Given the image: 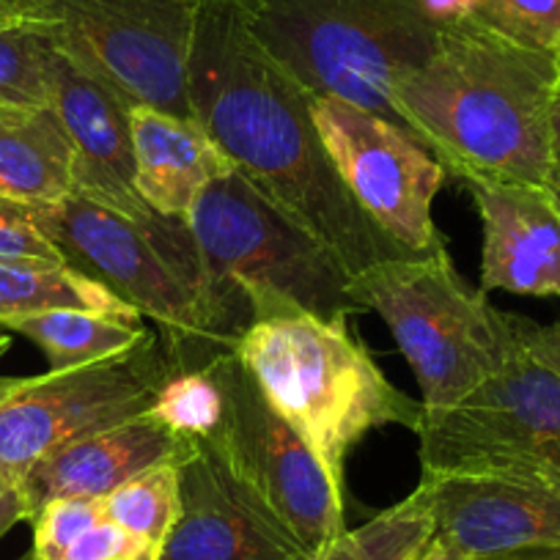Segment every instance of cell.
Masks as SVG:
<instances>
[{
  "mask_svg": "<svg viewBox=\"0 0 560 560\" xmlns=\"http://www.w3.org/2000/svg\"><path fill=\"white\" fill-rule=\"evenodd\" d=\"M187 100L234 168L319 236L352 278L412 256L354 203L316 132L308 91L256 39L242 0H198Z\"/></svg>",
  "mask_w": 560,
  "mask_h": 560,
  "instance_id": "1",
  "label": "cell"
},
{
  "mask_svg": "<svg viewBox=\"0 0 560 560\" xmlns=\"http://www.w3.org/2000/svg\"><path fill=\"white\" fill-rule=\"evenodd\" d=\"M552 52L527 50L467 23L393 85V107L448 176L547 187Z\"/></svg>",
  "mask_w": 560,
  "mask_h": 560,
  "instance_id": "2",
  "label": "cell"
},
{
  "mask_svg": "<svg viewBox=\"0 0 560 560\" xmlns=\"http://www.w3.org/2000/svg\"><path fill=\"white\" fill-rule=\"evenodd\" d=\"M28 214L69 267L152 322L171 371L201 369L234 352L250 327V305L214 283L187 220L168 218L149 231L74 192Z\"/></svg>",
  "mask_w": 560,
  "mask_h": 560,
  "instance_id": "3",
  "label": "cell"
},
{
  "mask_svg": "<svg viewBox=\"0 0 560 560\" xmlns=\"http://www.w3.org/2000/svg\"><path fill=\"white\" fill-rule=\"evenodd\" d=\"M234 352L341 492L349 454L365 434L423 429V404L382 374L349 325L303 311L256 319Z\"/></svg>",
  "mask_w": 560,
  "mask_h": 560,
  "instance_id": "4",
  "label": "cell"
},
{
  "mask_svg": "<svg viewBox=\"0 0 560 560\" xmlns=\"http://www.w3.org/2000/svg\"><path fill=\"white\" fill-rule=\"evenodd\" d=\"M352 298L396 338L427 415L456 407L522 349L520 316L472 289L445 245L363 269L352 278Z\"/></svg>",
  "mask_w": 560,
  "mask_h": 560,
  "instance_id": "5",
  "label": "cell"
},
{
  "mask_svg": "<svg viewBox=\"0 0 560 560\" xmlns=\"http://www.w3.org/2000/svg\"><path fill=\"white\" fill-rule=\"evenodd\" d=\"M187 223L212 280L247 300L253 322L303 311L349 325L360 314L341 258L236 168L203 190Z\"/></svg>",
  "mask_w": 560,
  "mask_h": 560,
  "instance_id": "6",
  "label": "cell"
},
{
  "mask_svg": "<svg viewBox=\"0 0 560 560\" xmlns=\"http://www.w3.org/2000/svg\"><path fill=\"white\" fill-rule=\"evenodd\" d=\"M269 56L308 94H330L398 124L393 85L427 61L438 36L390 0H242Z\"/></svg>",
  "mask_w": 560,
  "mask_h": 560,
  "instance_id": "7",
  "label": "cell"
},
{
  "mask_svg": "<svg viewBox=\"0 0 560 560\" xmlns=\"http://www.w3.org/2000/svg\"><path fill=\"white\" fill-rule=\"evenodd\" d=\"M418 438L423 476L503 478L560 494V380L522 343L456 407L427 415Z\"/></svg>",
  "mask_w": 560,
  "mask_h": 560,
  "instance_id": "8",
  "label": "cell"
},
{
  "mask_svg": "<svg viewBox=\"0 0 560 560\" xmlns=\"http://www.w3.org/2000/svg\"><path fill=\"white\" fill-rule=\"evenodd\" d=\"M58 52L127 105L192 118L187 61L198 0H28Z\"/></svg>",
  "mask_w": 560,
  "mask_h": 560,
  "instance_id": "9",
  "label": "cell"
},
{
  "mask_svg": "<svg viewBox=\"0 0 560 560\" xmlns=\"http://www.w3.org/2000/svg\"><path fill=\"white\" fill-rule=\"evenodd\" d=\"M209 365L223 387V418L207 443L305 555L319 552L347 530V492L280 418L240 354L223 352Z\"/></svg>",
  "mask_w": 560,
  "mask_h": 560,
  "instance_id": "10",
  "label": "cell"
},
{
  "mask_svg": "<svg viewBox=\"0 0 560 560\" xmlns=\"http://www.w3.org/2000/svg\"><path fill=\"white\" fill-rule=\"evenodd\" d=\"M171 365L158 332L121 358L0 376V467L18 483L63 443L147 412Z\"/></svg>",
  "mask_w": 560,
  "mask_h": 560,
  "instance_id": "11",
  "label": "cell"
},
{
  "mask_svg": "<svg viewBox=\"0 0 560 560\" xmlns=\"http://www.w3.org/2000/svg\"><path fill=\"white\" fill-rule=\"evenodd\" d=\"M311 118L354 203L409 253L445 245L432 203L448 179L445 165L398 124L338 100L308 94Z\"/></svg>",
  "mask_w": 560,
  "mask_h": 560,
  "instance_id": "12",
  "label": "cell"
},
{
  "mask_svg": "<svg viewBox=\"0 0 560 560\" xmlns=\"http://www.w3.org/2000/svg\"><path fill=\"white\" fill-rule=\"evenodd\" d=\"M179 520L160 560H300L303 547L192 438L179 459Z\"/></svg>",
  "mask_w": 560,
  "mask_h": 560,
  "instance_id": "13",
  "label": "cell"
},
{
  "mask_svg": "<svg viewBox=\"0 0 560 560\" xmlns=\"http://www.w3.org/2000/svg\"><path fill=\"white\" fill-rule=\"evenodd\" d=\"M52 105L74 143V196L118 212L140 229L158 231L168 218L154 212L135 185L127 102L56 50Z\"/></svg>",
  "mask_w": 560,
  "mask_h": 560,
  "instance_id": "14",
  "label": "cell"
},
{
  "mask_svg": "<svg viewBox=\"0 0 560 560\" xmlns=\"http://www.w3.org/2000/svg\"><path fill=\"white\" fill-rule=\"evenodd\" d=\"M481 214V292L560 298V207L547 187L465 182Z\"/></svg>",
  "mask_w": 560,
  "mask_h": 560,
  "instance_id": "15",
  "label": "cell"
},
{
  "mask_svg": "<svg viewBox=\"0 0 560 560\" xmlns=\"http://www.w3.org/2000/svg\"><path fill=\"white\" fill-rule=\"evenodd\" d=\"M438 538L462 560L527 547H560V494L481 476H423Z\"/></svg>",
  "mask_w": 560,
  "mask_h": 560,
  "instance_id": "16",
  "label": "cell"
},
{
  "mask_svg": "<svg viewBox=\"0 0 560 560\" xmlns=\"http://www.w3.org/2000/svg\"><path fill=\"white\" fill-rule=\"evenodd\" d=\"M187 443L149 412L69 440L36 462L20 483L31 520L56 498H105L149 467L179 459Z\"/></svg>",
  "mask_w": 560,
  "mask_h": 560,
  "instance_id": "17",
  "label": "cell"
},
{
  "mask_svg": "<svg viewBox=\"0 0 560 560\" xmlns=\"http://www.w3.org/2000/svg\"><path fill=\"white\" fill-rule=\"evenodd\" d=\"M135 152V185L140 198L163 218H190L209 185L234 163L192 118L149 105L127 107Z\"/></svg>",
  "mask_w": 560,
  "mask_h": 560,
  "instance_id": "18",
  "label": "cell"
},
{
  "mask_svg": "<svg viewBox=\"0 0 560 560\" xmlns=\"http://www.w3.org/2000/svg\"><path fill=\"white\" fill-rule=\"evenodd\" d=\"M74 192V143L56 105H0V198L36 209Z\"/></svg>",
  "mask_w": 560,
  "mask_h": 560,
  "instance_id": "19",
  "label": "cell"
},
{
  "mask_svg": "<svg viewBox=\"0 0 560 560\" xmlns=\"http://www.w3.org/2000/svg\"><path fill=\"white\" fill-rule=\"evenodd\" d=\"M50 311H89L143 325V316L132 305L69 264H0V325Z\"/></svg>",
  "mask_w": 560,
  "mask_h": 560,
  "instance_id": "20",
  "label": "cell"
},
{
  "mask_svg": "<svg viewBox=\"0 0 560 560\" xmlns=\"http://www.w3.org/2000/svg\"><path fill=\"white\" fill-rule=\"evenodd\" d=\"M7 327L36 343L52 371L121 358L154 332L147 325H132L116 316L89 314V311H50V314L25 316Z\"/></svg>",
  "mask_w": 560,
  "mask_h": 560,
  "instance_id": "21",
  "label": "cell"
},
{
  "mask_svg": "<svg viewBox=\"0 0 560 560\" xmlns=\"http://www.w3.org/2000/svg\"><path fill=\"white\" fill-rule=\"evenodd\" d=\"M438 536L429 483L382 511L358 530H343L336 541L300 560H415Z\"/></svg>",
  "mask_w": 560,
  "mask_h": 560,
  "instance_id": "22",
  "label": "cell"
},
{
  "mask_svg": "<svg viewBox=\"0 0 560 560\" xmlns=\"http://www.w3.org/2000/svg\"><path fill=\"white\" fill-rule=\"evenodd\" d=\"M179 459L149 467L105 494L102 503L107 520L163 549L179 520Z\"/></svg>",
  "mask_w": 560,
  "mask_h": 560,
  "instance_id": "23",
  "label": "cell"
},
{
  "mask_svg": "<svg viewBox=\"0 0 560 560\" xmlns=\"http://www.w3.org/2000/svg\"><path fill=\"white\" fill-rule=\"evenodd\" d=\"M147 412L179 438L207 440L223 418L218 374L209 363L201 369L168 371Z\"/></svg>",
  "mask_w": 560,
  "mask_h": 560,
  "instance_id": "24",
  "label": "cell"
},
{
  "mask_svg": "<svg viewBox=\"0 0 560 560\" xmlns=\"http://www.w3.org/2000/svg\"><path fill=\"white\" fill-rule=\"evenodd\" d=\"M52 56L36 25L0 31V105H52Z\"/></svg>",
  "mask_w": 560,
  "mask_h": 560,
  "instance_id": "25",
  "label": "cell"
},
{
  "mask_svg": "<svg viewBox=\"0 0 560 560\" xmlns=\"http://www.w3.org/2000/svg\"><path fill=\"white\" fill-rule=\"evenodd\" d=\"M472 23L500 39L555 56L560 45V0H476Z\"/></svg>",
  "mask_w": 560,
  "mask_h": 560,
  "instance_id": "26",
  "label": "cell"
},
{
  "mask_svg": "<svg viewBox=\"0 0 560 560\" xmlns=\"http://www.w3.org/2000/svg\"><path fill=\"white\" fill-rule=\"evenodd\" d=\"M105 520L102 498H56L34 514V560H61L85 530Z\"/></svg>",
  "mask_w": 560,
  "mask_h": 560,
  "instance_id": "27",
  "label": "cell"
},
{
  "mask_svg": "<svg viewBox=\"0 0 560 560\" xmlns=\"http://www.w3.org/2000/svg\"><path fill=\"white\" fill-rule=\"evenodd\" d=\"M0 264H42L61 267L67 258L42 234L28 209L18 203H0Z\"/></svg>",
  "mask_w": 560,
  "mask_h": 560,
  "instance_id": "28",
  "label": "cell"
},
{
  "mask_svg": "<svg viewBox=\"0 0 560 560\" xmlns=\"http://www.w3.org/2000/svg\"><path fill=\"white\" fill-rule=\"evenodd\" d=\"M163 558V549L154 547V544L143 541V538L132 536L124 527H118L116 522H110L105 516L102 522H96L91 530H85L67 552L61 555V560H160Z\"/></svg>",
  "mask_w": 560,
  "mask_h": 560,
  "instance_id": "29",
  "label": "cell"
},
{
  "mask_svg": "<svg viewBox=\"0 0 560 560\" xmlns=\"http://www.w3.org/2000/svg\"><path fill=\"white\" fill-rule=\"evenodd\" d=\"M390 3L418 28L438 39L472 23V7H476V0H390Z\"/></svg>",
  "mask_w": 560,
  "mask_h": 560,
  "instance_id": "30",
  "label": "cell"
},
{
  "mask_svg": "<svg viewBox=\"0 0 560 560\" xmlns=\"http://www.w3.org/2000/svg\"><path fill=\"white\" fill-rule=\"evenodd\" d=\"M522 343L530 358H536L544 369H549L560 380V322L533 325L525 319L522 322Z\"/></svg>",
  "mask_w": 560,
  "mask_h": 560,
  "instance_id": "31",
  "label": "cell"
},
{
  "mask_svg": "<svg viewBox=\"0 0 560 560\" xmlns=\"http://www.w3.org/2000/svg\"><path fill=\"white\" fill-rule=\"evenodd\" d=\"M31 520L28 503H25L23 487L18 483V478L9 476L3 467H0V538L7 536L18 522Z\"/></svg>",
  "mask_w": 560,
  "mask_h": 560,
  "instance_id": "32",
  "label": "cell"
},
{
  "mask_svg": "<svg viewBox=\"0 0 560 560\" xmlns=\"http://www.w3.org/2000/svg\"><path fill=\"white\" fill-rule=\"evenodd\" d=\"M20 25H36L28 0H0V31L20 28Z\"/></svg>",
  "mask_w": 560,
  "mask_h": 560,
  "instance_id": "33",
  "label": "cell"
},
{
  "mask_svg": "<svg viewBox=\"0 0 560 560\" xmlns=\"http://www.w3.org/2000/svg\"><path fill=\"white\" fill-rule=\"evenodd\" d=\"M472 560H560V547H527V549H509V552L481 555Z\"/></svg>",
  "mask_w": 560,
  "mask_h": 560,
  "instance_id": "34",
  "label": "cell"
},
{
  "mask_svg": "<svg viewBox=\"0 0 560 560\" xmlns=\"http://www.w3.org/2000/svg\"><path fill=\"white\" fill-rule=\"evenodd\" d=\"M549 152H552V171H560V85L549 113Z\"/></svg>",
  "mask_w": 560,
  "mask_h": 560,
  "instance_id": "35",
  "label": "cell"
},
{
  "mask_svg": "<svg viewBox=\"0 0 560 560\" xmlns=\"http://www.w3.org/2000/svg\"><path fill=\"white\" fill-rule=\"evenodd\" d=\"M415 560H462V558L448 547V544L443 541V538L434 536L432 544H429V547L423 549V552H420Z\"/></svg>",
  "mask_w": 560,
  "mask_h": 560,
  "instance_id": "36",
  "label": "cell"
},
{
  "mask_svg": "<svg viewBox=\"0 0 560 560\" xmlns=\"http://www.w3.org/2000/svg\"><path fill=\"white\" fill-rule=\"evenodd\" d=\"M547 190H549V196L555 198V203L560 207V171H552V176H549V182H547Z\"/></svg>",
  "mask_w": 560,
  "mask_h": 560,
  "instance_id": "37",
  "label": "cell"
},
{
  "mask_svg": "<svg viewBox=\"0 0 560 560\" xmlns=\"http://www.w3.org/2000/svg\"><path fill=\"white\" fill-rule=\"evenodd\" d=\"M9 343H12V341H9L7 332H0V358H3V354L9 352Z\"/></svg>",
  "mask_w": 560,
  "mask_h": 560,
  "instance_id": "38",
  "label": "cell"
},
{
  "mask_svg": "<svg viewBox=\"0 0 560 560\" xmlns=\"http://www.w3.org/2000/svg\"><path fill=\"white\" fill-rule=\"evenodd\" d=\"M555 67H558V80H560V45L558 50H555Z\"/></svg>",
  "mask_w": 560,
  "mask_h": 560,
  "instance_id": "39",
  "label": "cell"
},
{
  "mask_svg": "<svg viewBox=\"0 0 560 560\" xmlns=\"http://www.w3.org/2000/svg\"><path fill=\"white\" fill-rule=\"evenodd\" d=\"M25 560H34V555H31V558H25Z\"/></svg>",
  "mask_w": 560,
  "mask_h": 560,
  "instance_id": "40",
  "label": "cell"
},
{
  "mask_svg": "<svg viewBox=\"0 0 560 560\" xmlns=\"http://www.w3.org/2000/svg\"><path fill=\"white\" fill-rule=\"evenodd\" d=\"M0 203H7V201H3V198H0Z\"/></svg>",
  "mask_w": 560,
  "mask_h": 560,
  "instance_id": "41",
  "label": "cell"
}]
</instances>
